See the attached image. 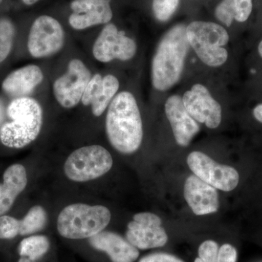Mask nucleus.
<instances>
[{
	"mask_svg": "<svg viewBox=\"0 0 262 262\" xmlns=\"http://www.w3.org/2000/svg\"><path fill=\"white\" fill-rule=\"evenodd\" d=\"M106 131L110 144L122 154H133L140 148L144 136L142 120L137 101L131 93H119L110 103Z\"/></svg>",
	"mask_w": 262,
	"mask_h": 262,
	"instance_id": "nucleus-1",
	"label": "nucleus"
},
{
	"mask_svg": "<svg viewBox=\"0 0 262 262\" xmlns=\"http://www.w3.org/2000/svg\"><path fill=\"white\" fill-rule=\"evenodd\" d=\"M189 48L184 24H177L165 33L151 63V82L155 89L168 91L179 82Z\"/></svg>",
	"mask_w": 262,
	"mask_h": 262,
	"instance_id": "nucleus-2",
	"label": "nucleus"
},
{
	"mask_svg": "<svg viewBox=\"0 0 262 262\" xmlns=\"http://www.w3.org/2000/svg\"><path fill=\"white\" fill-rule=\"evenodd\" d=\"M10 121L0 128V139L7 147L20 149L33 142L42 129L43 112L34 98H16L7 108Z\"/></svg>",
	"mask_w": 262,
	"mask_h": 262,
	"instance_id": "nucleus-3",
	"label": "nucleus"
},
{
	"mask_svg": "<svg viewBox=\"0 0 262 262\" xmlns=\"http://www.w3.org/2000/svg\"><path fill=\"white\" fill-rule=\"evenodd\" d=\"M111 217V212L106 207L75 203L65 207L59 213L57 229L65 238L89 239L102 232L110 224Z\"/></svg>",
	"mask_w": 262,
	"mask_h": 262,
	"instance_id": "nucleus-4",
	"label": "nucleus"
},
{
	"mask_svg": "<svg viewBox=\"0 0 262 262\" xmlns=\"http://www.w3.org/2000/svg\"><path fill=\"white\" fill-rule=\"evenodd\" d=\"M187 37L189 46L205 64L218 67L227 61L228 52L224 46L229 42V34L220 24L193 21L187 27Z\"/></svg>",
	"mask_w": 262,
	"mask_h": 262,
	"instance_id": "nucleus-5",
	"label": "nucleus"
},
{
	"mask_svg": "<svg viewBox=\"0 0 262 262\" xmlns=\"http://www.w3.org/2000/svg\"><path fill=\"white\" fill-rule=\"evenodd\" d=\"M113 165V157L107 149L90 145L75 150L66 160L63 171L73 182H86L103 177Z\"/></svg>",
	"mask_w": 262,
	"mask_h": 262,
	"instance_id": "nucleus-6",
	"label": "nucleus"
},
{
	"mask_svg": "<svg viewBox=\"0 0 262 262\" xmlns=\"http://www.w3.org/2000/svg\"><path fill=\"white\" fill-rule=\"evenodd\" d=\"M64 42L65 32L60 22L50 15H42L33 22L27 47L34 58H46L61 51Z\"/></svg>",
	"mask_w": 262,
	"mask_h": 262,
	"instance_id": "nucleus-7",
	"label": "nucleus"
},
{
	"mask_svg": "<svg viewBox=\"0 0 262 262\" xmlns=\"http://www.w3.org/2000/svg\"><path fill=\"white\" fill-rule=\"evenodd\" d=\"M189 168L198 178L224 192L237 187L239 173L229 165H222L201 151H192L187 157Z\"/></svg>",
	"mask_w": 262,
	"mask_h": 262,
	"instance_id": "nucleus-8",
	"label": "nucleus"
},
{
	"mask_svg": "<svg viewBox=\"0 0 262 262\" xmlns=\"http://www.w3.org/2000/svg\"><path fill=\"white\" fill-rule=\"evenodd\" d=\"M137 45L114 24L108 23L98 34L93 47V55L98 61L108 63L114 60L126 61L132 59Z\"/></svg>",
	"mask_w": 262,
	"mask_h": 262,
	"instance_id": "nucleus-9",
	"label": "nucleus"
},
{
	"mask_svg": "<svg viewBox=\"0 0 262 262\" xmlns=\"http://www.w3.org/2000/svg\"><path fill=\"white\" fill-rule=\"evenodd\" d=\"M91 77L83 61L75 58L69 63L67 72L53 83V94L62 107L73 108L80 102Z\"/></svg>",
	"mask_w": 262,
	"mask_h": 262,
	"instance_id": "nucleus-10",
	"label": "nucleus"
},
{
	"mask_svg": "<svg viewBox=\"0 0 262 262\" xmlns=\"http://www.w3.org/2000/svg\"><path fill=\"white\" fill-rule=\"evenodd\" d=\"M126 239L140 250L163 247L168 242V234L162 227L161 219L149 212L136 213L127 225Z\"/></svg>",
	"mask_w": 262,
	"mask_h": 262,
	"instance_id": "nucleus-11",
	"label": "nucleus"
},
{
	"mask_svg": "<svg viewBox=\"0 0 262 262\" xmlns=\"http://www.w3.org/2000/svg\"><path fill=\"white\" fill-rule=\"evenodd\" d=\"M186 110L195 121L215 129L222 121V107L206 87L201 84L193 85L182 97Z\"/></svg>",
	"mask_w": 262,
	"mask_h": 262,
	"instance_id": "nucleus-12",
	"label": "nucleus"
},
{
	"mask_svg": "<svg viewBox=\"0 0 262 262\" xmlns=\"http://www.w3.org/2000/svg\"><path fill=\"white\" fill-rule=\"evenodd\" d=\"M69 24L75 30L107 24L113 17L110 0H73Z\"/></svg>",
	"mask_w": 262,
	"mask_h": 262,
	"instance_id": "nucleus-13",
	"label": "nucleus"
},
{
	"mask_svg": "<svg viewBox=\"0 0 262 262\" xmlns=\"http://www.w3.org/2000/svg\"><path fill=\"white\" fill-rule=\"evenodd\" d=\"M120 88L118 79L113 75L103 77L96 74L91 77L84 90L82 101L84 106H91L94 116L100 117L108 108Z\"/></svg>",
	"mask_w": 262,
	"mask_h": 262,
	"instance_id": "nucleus-14",
	"label": "nucleus"
},
{
	"mask_svg": "<svg viewBox=\"0 0 262 262\" xmlns=\"http://www.w3.org/2000/svg\"><path fill=\"white\" fill-rule=\"evenodd\" d=\"M165 110L177 144L184 147L189 146L199 132L200 126L186 110L182 98L178 95L170 96L165 102Z\"/></svg>",
	"mask_w": 262,
	"mask_h": 262,
	"instance_id": "nucleus-15",
	"label": "nucleus"
},
{
	"mask_svg": "<svg viewBox=\"0 0 262 262\" xmlns=\"http://www.w3.org/2000/svg\"><path fill=\"white\" fill-rule=\"evenodd\" d=\"M184 194L194 214L203 215L218 211L220 199L216 189L195 175L190 176L186 180Z\"/></svg>",
	"mask_w": 262,
	"mask_h": 262,
	"instance_id": "nucleus-16",
	"label": "nucleus"
},
{
	"mask_svg": "<svg viewBox=\"0 0 262 262\" xmlns=\"http://www.w3.org/2000/svg\"><path fill=\"white\" fill-rule=\"evenodd\" d=\"M90 245L108 255L113 262H134L139 258L138 248L120 234L102 231L89 239Z\"/></svg>",
	"mask_w": 262,
	"mask_h": 262,
	"instance_id": "nucleus-17",
	"label": "nucleus"
},
{
	"mask_svg": "<svg viewBox=\"0 0 262 262\" xmlns=\"http://www.w3.org/2000/svg\"><path fill=\"white\" fill-rule=\"evenodd\" d=\"M44 75L38 66L28 65L10 73L3 82V91L13 97H26L42 83Z\"/></svg>",
	"mask_w": 262,
	"mask_h": 262,
	"instance_id": "nucleus-18",
	"label": "nucleus"
},
{
	"mask_svg": "<svg viewBox=\"0 0 262 262\" xmlns=\"http://www.w3.org/2000/svg\"><path fill=\"white\" fill-rule=\"evenodd\" d=\"M28 183L27 170L21 164H13L3 174L0 183V216L5 215L14 204Z\"/></svg>",
	"mask_w": 262,
	"mask_h": 262,
	"instance_id": "nucleus-19",
	"label": "nucleus"
},
{
	"mask_svg": "<svg viewBox=\"0 0 262 262\" xmlns=\"http://www.w3.org/2000/svg\"><path fill=\"white\" fill-rule=\"evenodd\" d=\"M237 251L233 246L219 245L213 241H206L200 246L198 257L194 262H237Z\"/></svg>",
	"mask_w": 262,
	"mask_h": 262,
	"instance_id": "nucleus-20",
	"label": "nucleus"
},
{
	"mask_svg": "<svg viewBox=\"0 0 262 262\" xmlns=\"http://www.w3.org/2000/svg\"><path fill=\"white\" fill-rule=\"evenodd\" d=\"M50 246L49 239L46 235L29 236L19 244L18 253L21 257L35 261L47 253Z\"/></svg>",
	"mask_w": 262,
	"mask_h": 262,
	"instance_id": "nucleus-21",
	"label": "nucleus"
},
{
	"mask_svg": "<svg viewBox=\"0 0 262 262\" xmlns=\"http://www.w3.org/2000/svg\"><path fill=\"white\" fill-rule=\"evenodd\" d=\"M19 221V235L26 236L37 233L46 227L47 223V213L43 207L35 206L30 208L23 220Z\"/></svg>",
	"mask_w": 262,
	"mask_h": 262,
	"instance_id": "nucleus-22",
	"label": "nucleus"
},
{
	"mask_svg": "<svg viewBox=\"0 0 262 262\" xmlns=\"http://www.w3.org/2000/svg\"><path fill=\"white\" fill-rule=\"evenodd\" d=\"M15 37V27L8 18L0 19V63L9 56L13 39Z\"/></svg>",
	"mask_w": 262,
	"mask_h": 262,
	"instance_id": "nucleus-23",
	"label": "nucleus"
},
{
	"mask_svg": "<svg viewBox=\"0 0 262 262\" xmlns=\"http://www.w3.org/2000/svg\"><path fill=\"white\" fill-rule=\"evenodd\" d=\"M179 5V0H153L152 10L155 18L165 22L173 16Z\"/></svg>",
	"mask_w": 262,
	"mask_h": 262,
	"instance_id": "nucleus-24",
	"label": "nucleus"
},
{
	"mask_svg": "<svg viewBox=\"0 0 262 262\" xmlns=\"http://www.w3.org/2000/svg\"><path fill=\"white\" fill-rule=\"evenodd\" d=\"M232 10L234 20L237 22H245L249 18L253 9V0H223Z\"/></svg>",
	"mask_w": 262,
	"mask_h": 262,
	"instance_id": "nucleus-25",
	"label": "nucleus"
},
{
	"mask_svg": "<svg viewBox=\"0 0 262 262\" xmlns=\"http://www.w3.org/2000/svg\"><path fill=\"white\" fill-rule=\"evenodd\" d=\"M20 221L10 216L3 215L0 216V239H10L19 235Z\"/></svg>",
	"mask_w": 262,
	"mask_h": 262,
	"instance_id": "nucleus-26",
	"label": "nucleus"
},
{
	"mask_svg": "<svg viewBox=\"0 0 262 262\" xmlns=\"http://www.w3.org/2000/svg\"><path fill=\"white\" fill-rule=\"evenodd\" d=\"M215 15L216 18L227 27H230L234 20L232 10L223 1L215 8Z\"/></svg>",
	"mask_w": 262,
	"mask_h": 262,
	"instance_id": "nucleus-27",
	"label": "nucleus"
},
{
	"mask_svg": "<svg viewBox=\"0 0 262 262\" xmlns=\"http://www.w3.org/2000/svg\"><path fill=\"white\" fill-rule=\"evenodd\" d=\"M139 262H184L182 259L166 253H154L141 258Z\"/></svg>",
	"mask_w": 262,
	"mask_h": 262,
	"instance_id": "nucleus-28",
	"label": "nucleus"
},
{
	"mask_svg": "<svg viewBox=\"0 0 262 262\" xmlns=\"http://www.w3.org/2000/svg\"><path fill=\"white\" fill-rule=\"evenodd\" d=\"M253 116L258 120V122L262 123V103L258 105L254 108L253 111Z\"/></svg>",
	"mask_w": 262,
	"mask_h": 262,
	"instance_id": "nucleus-29",
	"label": "nucleus"
},
{
	"mask_svg": "<svg viewBox=\"0 0 262 262\" xmlns=\"http://www.w3.org/2000/svg\"><path fill=\"white\" fill-rule=\"evenodd\" d=\"M5 116V108L3 102L0 101V126H1L2 122L3 121Z\"/></svg>",
	"mask_w": 262,
	"mask_h": 262,
	"instance_id": "nucleus-30",
	"label": "nucleus"
},
{
	"mask_svg": "<svg viewBox=\"0 0 262 262\" xmlns=\"http://www.w3.org/2000/svg\"><path fill=\"white\" fill-rule=\"evenodd\" d=\"M24 4L27 5H33L38 3L39 0H22Z\"/></svg>",
	"mask_w": 262,
	"mask_h": 262,
	"instance_id": "nucleus-31",
	"label": "nucleus"
},
{
	"mask_svg": "<svg viewBox=\"0 0 262 262\" xmlns=\"http://www.w3.org/2000/svg\"><path fill=\"white\" fill-rule=\"evenodd\" d=\"M18 262H35L34 261H32V260L29 259V258L27 257H21L20 256V258H19Z\"/></svg>",
	"mask_w": 262,
	"mask_h": 262,
	"instance_id": "nucleus-32",
	"label": "nucleus"
},
{
	"mask_svg": "<svg viewBox=\"0 0 262 262\" xmlns=\"http://www.w3.org/2000/svg\"><path fill=\"white\" fill-rule=\"evenodd\" d=\"M258 53H259L260 56H261L262 58V40L261 42L259 43V45H258Z\"/></svg>",
	"mask_w": 262,
	"mask_h": 262,
	"instance_id": "nucleus-33",
	"label": "nucleus"
}]
</instances>
